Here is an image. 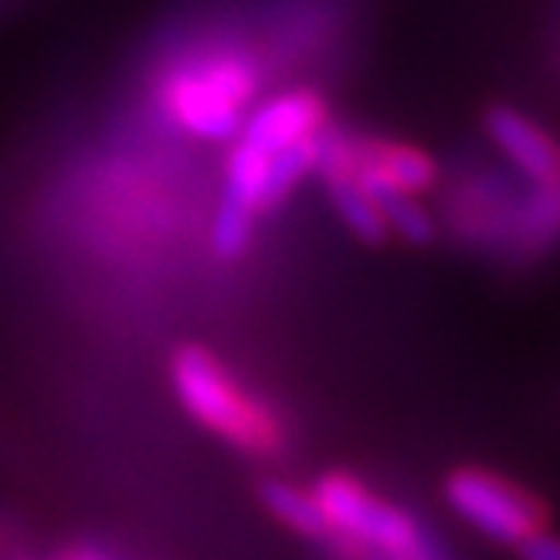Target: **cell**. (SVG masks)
Here are the masks:
<instances>
[{
  "instance_id": "cell-1",
  "label": "cell",
  "mask_w": 560,
  "mask_h": 560,
  "mask_svg": "<svg viewBox=\"0 0 560 560\" xmlns=\"http://www.w3.org/2000/svg\"><path fill=\"white\" fill-rule=\"evenodd\" d=\"M172 383L183 397L186 411L200 419L208 430L226 436L241 452L273 455L284 444V430L262 400L237 386L230 372L200 346H186L172 357Z\"/></svg>"
},
{
  "instance_id": "cell-2",
  "label": "cell",
  "mask_w": 560,
  "mask_h": 560,
  "mask_svg": "<svg viewBox=\"0 0 560 560\" xmlns=\"http://www.w3.org/2000/svg\"><path fill=\"white\" fill-rule=\"evenodd\" d=\"M255 70L237 55L183 66L164 84V109L186 131L208 142H233L244 128V109L255 98Z\"/></svg>"
},
{
  "instance_id": "cell-3",
  "label": "cell",
  "mask_w": 560,
  "mask_h": 560,
  "mask_svg": "<svg viewBox=\"0 0 560 560\" xmlns=\"http://www.w3.org/2000/svg\"><path fill=\"white\" fill-rule=\"evenodd\" d=\"M331 532H342L346 539L368 542L383 550L389 560H433L419 524L397 510L394 502L375 499L361 480L350 474H328L313 488Z\"/></svg>"
},
{
  "instance_id": "cell-4",
  "label": "cell",
  "mask_w": 560,
  "mask_h": 560,
  "mask_svg": "<svg viewBox=\"0 0 560 560\" xmlns=\"http://www.w3.org/2000/svg\"><path fill=\"white\" fill-rule=\"evenodd\" d=\"M444 495L458 517L495 542L517 546L546 528L542 502L532 491L517 488L499 474H488V469H455L444 485Z\"/></svg>"
},
{
  "instance_id": "cell-5",
  "label": "cell",
  "mask_w": 560,
  "mask_h": 560,
  "mask_svg": "<svg viewBox=\"0 0 560 560\" xmlns=\"http://www.w3.org/2000/svg\"><path fill=\"white\" fill-rule=\"evenodd\" d=\"M324 114H328V106H324V98L317 92H306V88H299V92H280L244 120L237 139L262 153H277L291 142L317 136L324 128Z\"/></svg>"
},
{
  "instance_id": "cell-6",
  "label": "cell",
  "mask_w": 560,
  "mask_h": 560,
  "mask_svg": "<svg viewBox=\"0 0 560 560\" xmlns=\"http://www.w3.org/2000/svg\"><path fill=\"white\" fill-rule=\"evenodd\" d=\"M485 128L491 142H495L532 183H557L560 178V145L550 131H542L535 120H528L510 106H495V109H488Z\"/></svg>"
},
{
  "instance_id": "cell-7",
  "label": "cell",
  "mask_w": 560,
  "mask_h": 560,
  "mask_svg": "<svg viewBox=\"0 0 560 560\" xmlns=\"http://www.w3.org/2000/svg\"><path fill=\"white\" fill-rule=\"evenodd\" d=\"M353 172H372L378 178H386L389 186L408 189V194H422V189L433 186L436 178V164L433 156L419 150V145H372V150L357 153L353 150Z\"/></svg>"
},
{
  "instance_id": "cell-8",
  "label": "cell",
  "mask_w": 560,
  "mask_h": 560,
  "mask_svg": "<svg viewBox=\"0 0 560 560\" xmlns=\"http://www.w3.org/2000/svg\"><path fill=\"white\" fill-rule=\"evenodd\" d=\"M353 175H357V183L372 194L378 211H383L389 233H397V237L408 244H430L436 237V222L430 211L422 208V200H416V194L389 186L386 178H378L372 172H353Z\"/></svg>"
},
{
  "instance_id": "cell-9",
  "label": "cell",
  "mask_w": 560,
  "mask_h": 560,
  "mask_svg": "<svg viewBox=\"0 0 560 560\" xmlns=\"http://www.w3.org/2000/svg\"><path fill=\"white\" fill-rule=\"evenodd\" d=\"M320 175H324V186H328L331 208L339 211L346 230L364 244H383L389 237L386 219L372 200V194L357 183V175L350 172V167H335V172H320Z\"/></svg>"
},
{
  "instance_id": "cell-10",
  "label": "cell",
  "mask_w": 560,
  "mask_h": 560,
  "mask_svg": "<svg viewBox=\"0 0 560 560\" xmlns=\"http://www.w3.org/2000/svg\"><path fill=\"white\" fill-rule=\"evenodd\" d=\"M259 495H262V506L270 510L284 528L306 535V539H324V535H331V524L324 517V510L313 491L288 485V480H262Z\"/></svg>"
},
{
  "instance_id": "cell-11",
  "label": "cell",
  "mask_w": 560,
  "mask_h": 560,
  "mask_svg": "<svg viewBox=\"0 0 560 560\" xmlns=\"http://www.w3.org/2000/svg\"><path fill=\"white\" fill-rule=\"evenodd\" d=\"M310 172H317V136L299 139L284 145V150L270 153V167H266V186H262V211L284 205L291 189Z\"/></svg>"
},
{
  "instance_id": "cell-12",
  "label": "cell",
  "mask_w": 560,
  "mask_h": 560,
  "mask_svg": "<svg viewBox=\"0 0 560 560\" xmlns=\"http://www.w3.org/2000/svg\"><path fill=\"white\" fill-rule=\"evenodd\" d=\"M255 215H259V211L252 205L222 194L215 222H211V252H215L219 259H241L255 237Z\"/></svg>"
},
{
  "instance_id": "cell-13",
  "label": "cell",
  "mask_w": 560,
  "mask_h": 560,
  "mask_svg": "<svg viewBox=\"0 0 560 560\" xmlns=\"http://www.w3.org/2000/svg\"><path fill=\"white\" fill-rule=\"evenodd\" d=\"M266 167H270V153L255 150V145L241 142L233 145L226 161V194L262 211V186H266Z\"/></svg>"
},
{
  "instance_id": "cell-14",
  "label": "cell",
  "mask_w": 560,
  "mask_h": 560,
  "mask_svg": "<svg viewBox=\"0 0 560 560\" xmlns=\"http://www.w3.org/2000/svg\"><path fill=\"white\" fill-rule=\"evenodd\" d=\"M517 553H521V560H560V539L542 528V532L528 535L524 542H517Z\"/></svg>"
},
{
  "instance_id": "cell-15",
  "label": "cell",
  "mask_w": 560,
  "mask_h": 560,
  "mask_svg": "<svg viewBox=\"0 0 560 560\" xmlns=\"http://www.w3.org/2000/svg\"><path fill=\"white\" fill-rule=\"evenodd\" d=\"M62 560H103V557L92 553V550H73V553H66Z\"/></svg>"
}]
</instances>
